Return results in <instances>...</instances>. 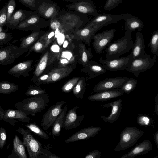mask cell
<instances>
[{
	"mask_svg": "<svg viewBox=\"0 0 158 158\" xmlns=\"http://www.w3.org/2000/svg\"><path fill=\"white\" fill-rule=\"evenodd\" d=\"M57 18L62 25L63 33L69 35L85 26L90 21L86 15L68 9L60 10Z\"/></svg>",
	"mask_w": 158,
	"mask_h": 158,
	"instance_id": "obj_1",
	"label": "cell"
},
{
	"mask_svg": "<svg viewBox=\"0 0 158 158\" xmlns=\"http://www.w3.org/2000/svg\"><path fill=\"white\" fill-rule=\"evenodd\" d=\"M49 96L46 93L32 96L15 104V107L27 115L33 117L40 112L48 106Z\"/></svg>",
	"mask_w": 158,
	"mask_h": 158,
	"instance_id": "obj_2",
	"label": "cell"
},
{
	"mask_svg": "<svg viewBox=\"0 0 158 158\" xmlns=\"http://www.w3.org/2000/svg\"><path fill=\"white\" fill-rule=\"evenodd\" d=\"M132 32L127 30L124 36L110 43L105 50L106 59L110 60L118 58L131 50L133 45L131 38Z\"/></svg>",
	"mask_w": 158,
	"mask_h": 158,
	"instance_id": "obj_3",
	"label": "cell"
},
{
	"mask_svg": "<svg viewBox=\"0 0 158 158\" xmlns=\"http://www.w3.org/2000/svg\"><path fill=\"white\" fill-rule=\"evenodd\" d=\"M144 132L133 126L127 127L120 133L119 142L114 149L118 152L129 148L134 145Z\"/></svg>",
	"mask_w": 158,
	"mask_h": 158,
	"instance_id": "obj_4",
	"label": "cell"
},
{
	"mask_svg": "<svg viewBox=\"0 0 158 158\" xmlns=\"http://www.w3.org/2000/svg\"><path fill=\"white\" fill-rule=\"evenodd\" d=\"M17 132L22 135L23 143L27 148L29 158H42L43 148L28 129L19 127Z\"/></svg>",
	"mask_w": 158,
	"mask_h": 158,
	"instance_id": "obj_5",
	"label": "cell"
},
{
	"mask_svg": "<svg viewBox=\"0 0 158 158\" xmlns=\"http://www.w3.org/2000/svg\"><path fill=\"white\" fill-rule=\"evenodd\" d=\"M155 55L151 59L149 54H145L143 56L133 60L126 70L131 73L136 77L153 66L156 61Z\"/></svg>",
	"mask_w": 158,
	"mask_h": 158,
	"instance_id": "obj_6",
	"label": "cell"
},
{
	"mask_svg": "<svg viewBox=\"0 0 158 158\" xmlns=\"http://www.w3.org/2000/svg\"><path fill=\"white\" fill-rule=\"evenodd\" d=\"M115 31V29H112L95 34L93 36V46L96 53H104V50L110 45L114 37Z\"/></svg>",
	"mask_w": 158,
	"mask_h": 158,
	"instance_id": "obj_7",
	"label": "cell"
},
{
	"mask_svg": "<svg viewBox=\"0 0 158 158\" xmlns=\"http://www.w3.org/2000/svg\"><path fill=\"white\" fill-rule=\"evenodd\" d=\"M28 51L12 44L0 48V65L12 64L19 56Z\"/></svg>",
	"mask_w": 158,
	"mask_h": 158,
	"instance_id": "obj_8",
	"label": "cell"
},
{
	"mask_svg": "<svg viewBox=\"0 0 158 158\" xmlns=\"http://www.w3.org/2000/svg\"><path fill=\"white\" fill-rule=\"evenodd\" d=\"M49 21L40 16L38 13L33 15L22 22L15 28L19 30L37 31L42 28L48 27Z\"/></svg>",
	"mask_w": 158,
	"mask_h": 158,
	"instance_id": "obj_9",
	"label": "cell"
},
{
	"mask_svg": "<svg viewBox=\"0 0 158 158\" xmlns=\"http://www.w3.org/2000/svg\"><path fill=\"white\" fill-rule=\"evenodd\" d=\"M65 103L64 100L57 102L49 108L42 117L40 125L43 129L48 130L52 127L61 113L62 106Z\"/></svg>",
	"mask_w": 158,
	"mask_h": 158,
	"instance_id": "obj_10",
	"label": "cell"
},
{
	"mask_svg": "<svg viewBox=\"0 0 158 158\" xmlns=\"http://www.w3.org/2000/svg\"><path fill=\"white\" fill-rule=\"evenodd\" d=\"M60 10L57 3L53 0H43L36 11L42 18L50 20L57 19Z\"/></svg>",
	"mask_w": 158,
	"mask_h": 158,
	"instance_id": "obj_11",
	"label": "cell"
},
{
	"mask_svg": "<svg viewBox=\"0 0 158 158\" xmlns=\"http://www.w3.org/2000/svg\"><path fill=\"white\" fill-rule=\"evenodd\" d=\"M100 63L107 70L116 71L126 70L131 61L130 54L126 56L110 60H104L101 57L99 60Z\"/></svg>",
	"mask_w": 158,
	"mask_h": 158,
	"instance_id": "obj_12",
	"label": "cell"
},
{
	"mask_svg": "<svg viewBox=\"0 0 158 158\" xmlns=\"http://www.w3.org/2000/svg\"><path fill=\"white\" fill-rule=\"evenodd\" d=\"M127 77H116L107 78L99 81L93 89L94 93L119 89L128 79Z\"/></svg>",
	"mask_w": 158,
	"mask_h": 158,
	"instance_id": "obj_13",
	"label": "cell"
},
{
	"mask_svg": "<svg viewBox=\"0 0 158 158\" xmlns=\"http://www.w3.org/2000/svg\"><path fill=\"white\" fill-rule=\"evenodd\" d=\"M66 6L68 10H75L86 15L95 17L99 14L92 0H83L67 4Z\"/></svg>",
	"mask_w": 158,
	"mask_h": 158,
	"instance_id": "obj_14",
	"label": "cell"
},
{
	"mask_svg": "<svg viewBox=\"0 0 158 158\" xmlns=\"http://www.w3.org/2000/svg\"><path fill=\"white\" fill-rule=\"evenodd\" d=\"M101 28L95 25L85 26L76 31L72 34L71 37L73 40H81L90 46L93 36Z\"/></svg>",
	"mask_w": 158,
	"mask_h": 158,
	"instance_id": "obj_15",
	"label": "cell"
},
{
	"mask_svg": "<svg viewBox=\"0 0 158 158\" xmlns=\"http://www.w3.org/2000/svg\"><path fill=\"white\" fill-rule=\"evenodd\" d=\"M86 81L103 74L107 72L102 65L94 60H89L81 69Z\"/></svg>",
	"mask_w": 158,
	"mask_h": 158,
	"instance_id": "obj_16",
	"label": "cell"
},
{
	"mask_svg": "<svg viewBox=\"0 0 158 158\" xmlns=\"http://www.w3.org/2000/svg\"><path fill=\"white\" fill-rule=\"evenodd\" d=\"M123 14L111 15L109 14H99L90 20L86 26L95 25L102 28L104 26L116 23L123 19Z\"/></svg>",
	"mask_w": 158,
	"mask_h": 158,
	"instance_id": "obj_17",
	"label": "cell"
},
{
	"mask_svg": "<svg viewBox=\"0 0 158 158\" xmlns=\"http://www.w3.org/2000/svg\"><path fill=\"white\" fill-rule=\"evenodd\" d=\"M101 129L100 127L94 126L83 128L65 140L64 142L67 143L87 139L94 137Z\"/></svg>",
	"mask_w": 158,
	"mask_h": 158,
	"instance_id": "obj_18",
	"label": "cell"
},
{
	"mask_svg": "<svg viewBox=\"0 0 158 158\" xmlns=\"http://www.w3.org/2000/svg\"><path fill=\"white\" fill-rule=\"evenodd\" d=\"M79 107L76 106L70 109L66 113L63 128L66 130L74 129L79 126L84 119V115L78 116L76 110Z\"/></svg>",
	"mask_w": 158,
	"mask_h": 158,
	"instance_id": "obj_19",
	"label": "cell"
},
{
	"mask_svg": "<svg viewBox=\"0 0 158 158\" xmlns=\"http://www.w3.org/2000/svg\"><path fill=\"white\" fill-rule=\"evenodd\" d=\"M30 118L24 112L18 110H6L2 120L14 126L18 122L29 123Z\"/></svg>",
	"mask_w": 158,
	"mask_h": 158,
	"instance_id": "obj_20",
	"label": "cell"
},
{
	"mask_svg": "<svg viewBox=\"0 0 158 158\" xmlns=\"http://www.w3.org/2000/svg\"><path fill=\"white\" fill-rule=\"evenodd\" d=\"M37 13V12L36 11H31L23 9H18L13 14L6 26L8 29H15V27L22 22L31 16Z\"/></svg>",
	"mask_w": 158,
	"mask_h": 158,
	"instance_id": "obj_21",
	"label": "cell"
},
{
	"mask_svg": "<svg viewBox=\"0 0 158 158\" xmlns=\"http://www.w3.org/2000/svg\"><path fill=\"white\" fill-rule=\"evenodd\" d=\"M33 62V60H30L19 63L12 67L7 73L16 77L21 76L28 77L29 72L32 69L31 67Z\"/></svg>",
	"mask_w": 158,
	"mask_h": 158,
	"instance_id": "obj_22",
	"label": "cell"
},
{
	"mask_svg": "<svg viewBox=\"0 0 158 158\" xmlns=\"http://www.w3.org/2000/svg\"><path fill=\"white\" fill-rule=\"evenodd\" d=\"M152 149L151 143L147 139L136 144L127 153L123 155L120 158H134L138 155L147 154Z\"/></svg>",
	"mask_w": 158,
	"mask_h": 158,
	"instance_id": "obj_23",
	"label": "cell"
},
{
	"mask_svg": "<svg viewBox=\"0 0 158 158\" xmlns=\"http://www.w3.org/2000/svg\"><path fill=\"white\" fill-rule=\"evenodd\" d=\"M122 100L119 99L103 105L102 107L107 108L112 107L110 114L107 117L101 116V118L105 121L113 123L117 120L121 114L122 109Z\"/></svg>",
	"mask_w": 158,
	"mask_h": 158,
	"instance_id": "obj_24",
	"label": "cell"
},
{
	"mask_svg": "<svg viewBox=\"0 0 158 158\" xmlns=\"http://www.w3.org/2000/svg\"><path fill=\"white\" fill-rule=\"evenodd\" d=\"M145 47L143 37L140 31L137 30L136 34L135 41L133 43L131 52L130 53L131 60L142 56L146 54Z\"/></svg>",
	"mask_w": 158,
	"mask_h": 158,
	"instance_id": "obj_25",
	"label": "cell"
},
{
	"mask_svg": "<svg viewBox=\"0 0 158 158\" xmlns=\"http://www.w3.org/2000/svg\"><path fill=\"white\" fill-rule=\"evenodd\" d=\"M124 93L119 89L102 91L89 96L87 99L93 101H104L123 95Z\"/></svg>",
	"mask_w": 158,
	"mask_h": 158,
	"instance_id": "obj_26",
	"label": "cell"
},
{
	"mask_svg": "<svg viewBox=\"0 0 158 158\" xmlns=\"http://www.w3.org/2000/svg\"><path fill=\"white\" fill-rule=\"evenodd\" d=\"M125 21L124 29L132 32L136 29L141 31L144 27L143 23L135 15L127 13L123 14Z\"/></svg>",
	"mask_w": 158,
	"mask_h": 158,
	"instance_id": "obj_27",
	"label": "cell"
},
{
	"mask_svg": "<svg viewBox=\"0 0 158 158\" xmlns=\"http://www.w3.org/2000/svg\"><path fill=\"white\" fill-rule=\"evenodd\" d=\"M73 70V68L70 67L54 68L49 73V78L46 84L59 81L68 76Z\"/></svg>",
	"mask_w": 158,
	"mask_h": 158,
	"instance_id": "obj_28",
	"label": "cell"
},
{
	"mask_svg": "<svg viewBox=\"0 0 158 158\" xmlns=\"http://www.w3.org/2000/svg\"><path fill=\"white\" fill-rule=\"evenodd\" d=\"M13 148L11 154L7 158H27L25 146L17 135H15L13 139Z\"/></svg>",
	"mask_w": 158,
	"mask_h": 158,
	"instance_id": "obj_29",
	"label": "cell"
},
{
	"mask_svg": "<svg viewBox=\"0 0 158 158\" xmlns=\"http://www.w3.org/2000/svg\"><path fill=\"white\" fill-rule=\"evenodd\" d=\"M44 32L43 30L33 31L29 35L20 39L19 47L29 50L33 45L39 39Z\"/></svg>",
	"mask_w": 158,
	"mask_h": 158,
	"instance_id": "obj_30",
	"label": "cell"
},
{
	"mask_svg": "<svg viewBox=\"0 0 158 158\" xmlns=\"http://www.w3.org/2000/svg\"><path fill=\"white\" fill-rule=\"evenodd\" d=\"M67 110V106L66 105L62 108L61 113L52 126V134L53 137H57L60 135Z\"/></svg>",
	"mask_w": 158,
	"mask_h": 158,
	"instance_id": "obj_31",
	"label": "cell"
},
{
	"mask_svg": "<svg viewBox=\"0 0 158 158\" xmlns=\"http://www.w3.org/2000/svg\"><path fill=\"white\" fill-rule=\"evenodd\" d=\"M75 56L71 51L63 50L62 49L58 58V68L68 67L75 62Z\"/></svg>",
	"mask_w": 158,
	"mask_h": 158,
	"instance_id": "obj_32",
	"label": "cell"
},
{
	"mask_svg": "<svg viewBox=\"0 0 158 158\" xmlns=\"http://www.w3.org/2000/svg\"><path fill=\"white\" fill-rule=\"evenodd\" d=\"M79 61L83 67L85 66L93 57L91 49L87 48L83 44H79Z\"/></svg>",
	"mask_w": 158,
	"mask_h": 158,
	"instance_id": "obj_33",
	"label": "cell"
},
{
	"mask_svg": "<svg viewBox=\"0 0 158 158\" xmlns=\"http://www.w3.org/2000/svg\"><path fill=\"white\" fill-rule=\"evenodd\" d=\"M49 51H47L39 62L33 73L31 80L39 77L48 65Z\"/></svg>",
	"mask_w": 158,
	"mask_h": 158,
	"instance_id": "obj_34",
	"label": "cell"
},
{
	"mask_svg": "<svg viewBox=\"0 0 158 158\" xmlns=\"http://www.w3.org/2000/svg\"><path fill=\"white\" fill-rule=\"evenodd\" d=\"M86 85L85 79L83 77L80 78L73 89V94L76 98L83 99L86 89Z\"/></svg>",
	"mask_w": 158,
	"mask_h": 158,
	"instance_id": "obj_35",
	"label": "cell"
},
{
	"mask_svg": "<svg viewBox=\"0 0 158 158\" xmlns=\"http://www.w3.org/2000/svg\"><path fill=\"white\" fill-rule=\"evenodd\" d=\"M62 49L55 40L50 47L49 51L48 62L47 65H50L58 59Z\"/></svg>",
	"mask_w": 158,
	"mask_h": 158,
	"instance_id": "obj_36",
	"label": "cell"
},
{
	"mask_svg": "<svg viewBox=\"0 0 158 158\" xmlns=\"http://www.w3.org/2000/svg\"><path fill=\"white\" fill-rule=\"evenodd\" d=\"M19 87L13 83L6 81L0 82V94H9L18 90Z\"/></svg>",
	"mask_w": 158,
	"mask_h": 158,
	"instance_id": "obj_37",
	"label": "cell"
},
{
	"mask_svg": "<svg viewBox=\"0 0 158 158\" xmlns=\"http://www.w3.org/2000/svg\"><path fill=\"white\" fill-rule=\"evenodd\" d=\"M148 46L151 53L155 56L158 55V30L152 33Z\"/></svg>",
	"mask_w": 158,
	"mask_h": 158,
	"instance_id": "obj_38",
	"label": "cell"
},
{
	"mask_svg": "<svg viewBox=\"0 0 158 158\" xmlns=\"http://www.w3.org/2000/svg\"><path fill=\"white\" fill-rule=\"evenodd\" d=\"M137 80L133 78H129L123 86L119 88L124 94H128L136 88Z\"/></svg>",
	"mask_w": 158,
	"mask_h": 158,
	"instance_id": "obj_39",
	"label": "cell"
},
{
	"mask_svg": "<svg viewBox=\"0 0 158 158\" xmlns=\"http://www.w3.org/2000/svg\"><path fill=\"white\" fill-rule=\"evenodd\" d=\"M25 126L29 130L41 138L47 140L49 139L48 135L37 125L33 123H30L25 125Z\"/></svg>",
	"mask_w": 158,
	"mask_h": 158,
	"instance_id": "obj_40",
	"label": "cell"
},
{
	"mask_svg": "<svg viewBox=\"0 0 158 158\" xmlns=\"http://www.w3.org/2000/svg\"><path fill=\"white\" fill-rule=\"evenodd\" d=\"M56 31L51 30L43 34L40 37L44 43V49H46L49 44L54 40L55 37Z\"/></svg>",
	"mask_w": 158,
	"mask_h": 158,
	"instance_id": "obj_41",
	"label": "cell"
},
{
	"mask_svg": "<svg viewBox=\"0 0 158 158\" xmlns=\"http://www.w3.org/2000/svg\"><path fill=\"white\" fill-rule=\"evenodd\" d=\"M45 93V90L38 85H30L26 92L25 95L27 96H33Z\"/></svg>",
	"mask_w": 158,
	"mask_h": 158,
	"instance_id": "obj_42",
	"label": "cell"
},
{
	"mask_svg": "<svg viewBox=\"0 0 158 158\" xmlns=\"http://www.w3.org/2000/svg\"><path fill=\"white\" fill-rule=\"evenodd\" d=\"M44 42L40 37L39 39L29 49L28 53L25 56V57L28 56L32 51L36 52H39L43 51L44 50Z\"/></svg>",
	"mask_w": 158,
	"mask_h": 158,
	"instance_id": "obj_43",
	"label": "cell"
},
{
	"mask_svg": "<svg viewBox=\"0 0 158 158\" xmlns=\"http://www.w3.org/2000/svg\"><path fill=\"white\" fill-rule=\"evenodd\" d=\"M137 124L140 126L148 127L151 125L152 120L148 115L144 114H139L136 119Z\"/></svg>",
	"mask_w": 158,
	"mask_h": 158,
	"instance_id": "obj_44",
	"label": "cell"
},
{
	"mask_svg": "<svg viewBox=\"0 0 158 158\" xmlns=\"http://www.w3.org/2000/svg\"><path fill=\"white\" fill-rule=\"evenodd\" d=\"M43 0H18L25 6L36 11L38 7Z\"/></svg>",
	"mask_w": 158,
	"mask_h": 158,
	"instance_id": "obj_45",
	"label": "cell"
},
{
	"mask_svg": "<svg viewBox=\"0 0 158 158\" xmlns=\"http://www.w3.org/2000/svg\"><path fill=\"white\" fill-rule=\"evenodd\" d=\"M79 77H74L70 80L62 87V92L68 93L72 90L80 79Z\"/></svg>",
	"mask_w": 158,
	"mask_h": 158,
	"instance_id": "obj_46",
	"label": "cell"
},
{
	"mask_svg": "<svg viewBox=\"0 0 158 158\" xmlns=\"http://www.w3.org/2000/svg\"><path fill=\"white\" fill-rule=\"evenodd\" d=\"M43 148L42 158H60V157L51 152V150L52 147L51 144H48Z\"/></svg>",
	"mask_w": 158,
	"mask_h": 158,
	"instance_id": "obj_47",
	"label": "cell"
},
{
	"mask_svg": "<svg viewBox=\"0 0 158 158\" xmlns=\"http://www.w3.org/2000/svg\"><path fill=\"white\" fill-rule=\"evenodd\" d=\"M13 38L12 33L6 32H0V46L10 41Z\"/></svg>",
	"mask_w": 158,
	"mask_h": 158,
	"instance_id": "obj_48",
	"label": "cell"
},
{
	"mask_svg": "<svg viewBox=\"0 0 158 158\" xmlns=\"http://www.w3.org/2000/svg\"><path fill=\"white\" fill-rule=\"evenodd\" d=\"M49 21L48 26L51 30L56 31L58 29L61 32L63 33V29L62 25L57 18L52 19Z\"/></svg>",
	"mask_w": 158,
	"mask_h": 158,
	"instance_id": "obj_49",
	"label": "cell"
},
{
	"mask_svg": "<svg viewBox=\"0 0 158 158\" xmlns=\"http://www.w3.org/2000/svg\"><path fill=\"white\" fill-rule=\"evenodd\" d=\"M7 2L0 10V26L3 27L7 22Z\"/></svg>",
	"mask_w": 158,
	"mask_h": 158,
	"instance_id": "obj_50",
	"label": "cell"
},
{
	"mask_svg": "<svg viewBox=\"0 0 158 158\" xmlns=\"http://www.w3.org/2000/svg\"><path fill=\"white\" fill-rule=\"evenodd\" d=\"M16 7L15 0H9L7 2V23L10 18L12 15L14 13Z\"/></svg>",
	"mask_w": 158,
	"mask_h": 158,
	"instance_id": "obj_51",
	"label": "cell"
},
{
	"mask_svg": "<svg viewBox=\"0 0 158 158\" xmlns=\"http://www.w3.org/2000/svg\"><path fill=\"white\" fill-rule=\"evenodd\" d=\"M123 0H107L104 6V10L110 11L116 7Z\"/></svg>",
	"mask_w": 158,
	"mask_h": 158,
	"instance_id": "obj_52",
	"label": "cell"
},
{
	"mask_svg": "<svg viewBox=\"0 0 158 158\" xmlns=\"http://www.w3.org/2000/svg\"><path fill=\"white\" fill-rule=\"evenodd\" d=\"M49 74L48 73L39 76L36 79L32 80V82L36 85H40L45 84L46 82L49 78Z\"/></svg>",
	"mask_w": 158,
	"mask_h": 158,
	"instance_id": "obj_53",
	"label": "cell"
},
{
	"mask_svg": "<svg viewBox=\"0 0 158 158\" xmlns=\"http://www.w3.org/2000/svg\"><path fill=\"white\" fill-rule=\"evenodd\" d=\"M6 138V130L2 127H0V149H2L5 144Z\"/></svg>",
	"mask_w": 158,
	"mask_h": 158,
	"instance_id": "obj_54",
	"label": "cell"
},
{
	"mask_svg": "<svg viewBox=\"0 0 158 158\" xmlns=\"http://www.w3.org/2000/svg\"><path fill=\"white\" fill-rule=\"evenodd\" d=\"M101 152L98 150H93L88 154L85 157V158H99L101 156Z\"/></svg>",
	"mask_w": 158,
	"mask_h": 158,
	"instance_id": "obj_55",
	"label": "cell"
},
{
	"mask_svg": "<svg viewBox=\"0 0 158 158\" xmlns=\"http://www.w3.org/2000/svg\"><path fill=\"white\" fill-rule=\"evenodd\" d=\"M155 111L156 114L158 116V94L155 97Z\"/></svg>",
	"mask_w": 158,
	"mask_h": 158,
	"instance_id": "obj_56",
	"label": "cell"
},
{
	"mask_svg": "<svg viewBox=\"0 0 158 158\" xmlns=\"http://www.w3.org/2000/svg\"><path fill=\"white\" fill-rule=\"evenodd\" d=\"M5 112L6 110H4L1 107L0 104V120H2V119Z\"/></svg>",
	"mask_w": 158,
	"mask_h": 158,
	"instance_id": "obj_57",
	"label": "cell"
},
{
	"mask_svg": "<svg viewBox=\"0 0 158 158\" xmlns=\"http://www.w3.org/2000/svg\"><path fill=\"white\" fill-rule=\"evenodd\" d=\"M153 137L156 144L158 148V131L153 135Z\"/></svg>",
	"mask_w": 158,
	"mask_h": 158,
	"instance_id": "obj_58",
	"label": "cell"
},
{
	"mask_svg": "<svg viewBox=\"0 0 158 158\" xmlns=\"http://www.w3.org/2000/svg\"><path fill=\"white\" fill-rule=\"evenodd\" d=\"M62 0V1H69L70 2H72V3L76 2H80L82 1L83 0Z\"/></svg>",
	"mask_w": 158,
	"mask_h": 158,
	"instance_id": "obj_59",
	"label": "cell"
},
{
	"mask_svg": "<svg viewBox=\"0 0 158 158\" xmlns=\"http://www.w3.org/2000/svg\"><path fill=\"white\" fill-rule=\"evenodd\" d=\"M2 0H0V2L2 1Z\"/></svg>",
	"mask_w": 158,
	"mask_h": 158,
	"instance_id": "obj_60",
	"label": "cell"
},
{
	"mask_svg": "<svg viewBox=\"0 0 158 158\" xmlns=\"http://www.w3.org/2000/svg\"></svg>",
	"mask_w": 158,
	"mask_h": 158,
	"instance_id": "obj_61",
	"label": "cell"
}]
</instances>
